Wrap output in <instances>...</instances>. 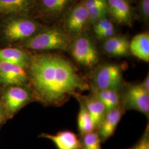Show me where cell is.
I'll return each mask as SVG.
<instances>
[{"mask_svg":"<svg viewBox=\"0 0 149 149\" xmlns=\"http://www.w3.org/2000/svg\"><path fill=\"white\" fill-rule=\"evenodd\" d=\"M29 76L38 98L45 104L59 106L77 97L90 86L69 61L54 54H39L30 59Z\"/></svg>","mask_w":149,"mask_h":149,"instance_id":"6da1fadb","label":"cell"},{"mask_svg":"<svg viewBox=\"0 0 149 149\" xmlns=\"http://www.w3.org/2000/svg\"><path fill=\"white\" fill-rule=\"evenodd\" d=\"M25 47L34 50H67L70 47V41L64 32L54 29L30 38L25 43Z\"/></svg>","mask_w":149,"mask_h":149,"instance_id":"7a4b0ae2","label":"cell"},{"mask_svg":"<svg viewBox=\"0 0 149 149\" xmlns=\"http://www.w3.org/2000/svg\"><path fill=\"white\" fill-rule=\"evenodd\" d=\"M71 50L74 60L86 68H92L99 61V54L96 46L88 37L77 38L71 45Z\"/></svg>","mask_w":149,"mask_h":149,"instance_id":"3957f363","label":"cell"},{"mask_svg":"<svg viewBox=\"0 0 149 149\" xmlns=\"http://www.w3.org/2000/svg\"><path fill=\"white\" fill-rule=\"evenodd\" d=\"M94 90H119L122 85V70L116 64H107L100 67L93 76Z\"/></svg>","mask_w":149,"mask_h":149,"instance_id":"277c9868","label":"cell"},{"mask_svg":"<svg viewBox=\"0 0 149 149\" xmlns=\"http://www.w3.org/2000/svg\"><path fill=\"white\" fill-rule=\"evenodd\" d=\"M124 107L143 113L146 116L149 113V93L141 84L128 86L124 97Z\"/></svg>","mask_w":149,"mask_h":149,"instance_id":"5b68a950","label":"cell"},{"mask_svg":"<svg viewBox=\"0 0 149 149\" xmlns=\"http://www.w3.org/2000/svg\"><path fill=\"white\" fill-rule=\"evenodd\" d=\"M36 23L27 19H17L7 23L5 29L6 37L11 41H17L31 37L37 32Z\"/></svg>","mask_w":149,"mask_h":149,"instance_id":"8992f818","label":"cell"},{"mask_svg":"<svg viewBox=\"0 0 149 149\" xmlns=\"http://www.w3.org/2000/svg\"><path fill=\"white\" fill-rule=\"evenodd\" d=\"M28 91L18 86H13L6 91L2 100L6 110L13 114L26 104L31 100Z\"/></svg>","mask_w":149,"mask_h":149,"instance_id":"52a82bcc","label":"cell"},{"mask_svg":"<svg viewBox=\"0 0 149 149\" xmlns=\"http://www.w3.org/2000/svg\"><path fill=\"white\" fill-rule=\"evenodd\" d=\"M28 79V75L23 68L0 61V84L19 86L26 83Z\"/></svg>","mask_w":149,"mask_h":149,"instance_id":"ba28073f","label":"cell"},{"mask_svg":"<svg viewBox=\"0 0 149 149\" xmlns=\"http://www.w3.org/2000/svg\"><path fill=\"white\" fill-rule=\"evenodd\" d=\"M123 111L120 106L107 111L97 132L102 142H106L113 136L122 117Z\"/></svg>","mask_w":149,"mask_h":149,"instance_id":"9c48e42d","label":"cell"},{"mask_svg":"<svg viewBox=\"0 0 149 149\" xmlns=\"http://www.w3.org/2000/svg\"><path fill=\"white\" fill-rule=\"evenodd\" d=\"M41 137L50 140L57 149H82L80 139L69 130H63L55 135L43 133Z\"/></svg>","mask_w":149,"mask_h":149,"instance_id":"30bf717a","label":"cell"},{"mask_svg":"<svg viewBox=\"0 0 149 149\" xmlns=\"http://www.w3.org/2000/svg\"><path fill=\"white\" fill-rule=\"evenodd\" d=\"M88 22V14L84 3L74 6L70 13L66 21V26L71 33L82 32Z\"/></svg>","mask_w":149,"mask_h":149,"instance_id":"8fae6325","label":"cell"},{"mask_svg":"<svg viewBox=\"0 0 149 149\" xmlns=\"http://www.w3.org/2000/svg\"><path fill=\"white\" fill-rule=\"evenodd\" d=\"M108 13L119 24H130L133 13L127 0H107Z\"/></svg>","mask_w":149,"mask_h":149,"instance_id":"7c38bea8","label":"cell"},{"mask_svg":"<svg viewBox=\"0 0 149 149\" xmlns=\"http://www.w3.org/2000/svg\"><path fill=\"white\" fill-rule=\"evenodd\" d=\"M83 103L89 113L96 129H98L101 125L103 119L106 113V109L103 103L94 95L90 96H77Z\"/></svg>","mask_w":149,"mask_h":149,"instance_id":"4fadbf2b","label":"cell"},{"mask_svg":"<svg viewBox=\"0 0 149 149\" xmlns=\"http://www.w3.org/2000/svg\"><path fill=\"white\" fill-rule=\"evenodd\" d=\"M128 39L123 36H112L107 39L103 44V49L107 54L116 57L127 56L130 53Z\"/></svg>","mask_w":149,"mask_h":149,"instance_id":"5bb4252c","label":"cell"},{"mask_svg":"<svg viewBox=\"0 0 149 149\" xmlns=\"http://www.w3.org/2000/svg\"><path fill=\"white\" fill-rule=\"evenodd\" d=\"M130 52L145 62L149 61V34L144 32L136 35L129 44Z\"/></svg>","mask_w":149,"mask_h":149,"instance_id":"9a60e30c","label":"cell"},{"mask_svg":"<svg viewBox=\"0 0 149 149\" xmlns=\"http://www.w3.org/2000/svg\"><path fill=\"white\" fill-rule=\"evenodd\" d=\"M31 58L24 51L18 48L0 49V61L15 64L26 69L28 68Z\"/></svg>","mask_w":149,"mask_h":149,"instance_id":"2e32d148","label":"cell"},{"mask_svg":"<svg viewBox=\"0 0 149 149\" xmlns=\"http://www.w3.org/2000/svg\"><path fill=\"white\" fill-rule=\"evenodd\" d=\"M33 3V0H0V14L27 13Z\"/></svg>","mask_w":149,"mask_h":149,"instance_id":"e0dca14e","label":"cell"},{"mask_svg":"<svg viewBox=\"0 0 149 149\" xmlns=\"http://www.w3.org/2000/svg\"><path fill=\"white\" fill-rule=\"evenodd\" d=\"M94 96L104 106L107 111L120 106V95L115 90H93Z\"/></svg>","mask_w":149,"mask_h":149,"instance_id":"ac0fdd59","label":"cell"},{"mask_svg":"<svg viewBox=\"0 0 149 149\" xmlns=\"http://www.w3.org/2000/svg\"><path fill=\"white\" fill-rule=\"evenodd\" d=\"M79 102L80 108L77 116V127L81 135H83L95 131L96 127L85 106L82 102L80 100Z\"/></svg>","mask_w":149,"mask_h":149,"instance_id":"d6986e66","label":"cell"},{"mask_svg":"<svg viewBox=\"0 0 149 149\" xmlns=\"http://www.w3.org/2000/svg\"><path fill=\"white\" fill-rule=\"evenodd\" d=\"M43 10L53 15L63 12L73 0H41Z\"/></svg>","mask_w":149,"mask_h":149,"instance_id":"ffe728a7","label":"cell"},{"mask_svg":"<svg viewBox=\"0 0 149 149\" xmlns=\"http://www.w3.org/2000/svg\"><path fill=\"white\" fill-rule=\"evenodd\" d=\"M82 149H102L101 138L95 131L81 135Z\"/></svg>","mask_w":149,"mask_h":149,"instance_id":"44dd1931","label":"cell"},{"mask_svg":"<svg viewBox=\"0 0 149 149\" xmlns=\"http://www.w3.org/2000/svg\"><path fill=\"white\" fill-rule=\"evenodd\" d=\"M87 11L88 14V22L95 23L99 20L106 17V16L108 13V5L97 7Z\"/></svg>","mask_w":149,"mask_h":149,"instance_id":"7402d4cb","label":"cell"},{"mask_svg":"<svg viewBox=\"0 0 149 149\" xmlns=\"http://www.w3.org/2000/svg\"><path fill=\"white\" fill-rule=\"evenodd\" d=\"M113 27L114 26L112 22L104 17L95 23L94 31L97 34L103 30Z\"/></svg>","mask_w":149,"mask_h":149,"instance_id":"603a6c76","label":"cell"},{"mask_svg":"<svg viewBox=\"0 0 149 149\" xmlns=\"http://www.w3.org/2000/svg\"><path fill=\"white\" fill-rule=\"evenodd\" d=\"M133 149H149V128H146L145 133L142 137L135 144Z\"/></svg>","mask_w":149,"mask_h":149,"instance_id":"cb8c5ba5","label":"cell"},{"mask_svg":"<svg viewBox=\"0 0 149 149\" xmlns=\"http://www.w3.org/2000/svg\"><path fill=\"white\" fill-rule=\"evenodd\" d=\"M83 3L87 10L97 7L108 5L107 0H85Z\"/></svg>","mask_w":149,"mask_h":149,"instance_id":"d4e9b609","label":"cell"},{"mask_svg":"<svg viewBox=\"0 0 149 149\" xmlns=\"http://www.w3.org/2000/svg\"><path fill=\"white\" fill-rule=\"evenodd\" d=\"M140 10L141 16L145 21H148L149 18V0H141Z\"/></svg>","mask_w":149,"mask_h":149,"instance_id":"484cf974","label":"cell"},{"mask_svg":"<svg viewBox=\"0 0 149 149\" xmlns=\"http://www.w3.org/2000/svg\"><path fill=\"white\" fill-rule=\"evenodd\" d=\"M115 33V30L114 27L108 28L105 30H103L101 32H99L96 34L97 37L100 39H108L109 38L113 36Z\"/></svg>","mask_w":149,"mask_h":149,"instance_id":"4316f807","label":"cell"},{"mask_svg":"<svg viewBox=\"0 0 149 149\" xmlns=\"http://www.w3.org/2000/svg\"><path fill=\"white\" fill-rule=\"evenodd\" d=\"M143 86V88L148 93H149V74L146 76L145 79H144V81L141 84Z\"/></svg>","mask_w":149,"mask_h":149,"instance_id":"83f0119b","label":"cell"},{"mask_svg":"<svg viewBox=\"0 0 149 149\" xmlns=\"http://www.w3.org/2000/svg\"><path fill=\"white\" fill-rule=\"evenodd\" d=\"M2 107H1V104H0V123H1V119H2Z\"/></svg>","mask_w":149,"mask_h":149,"instance_id":"f1b7e54d","label":"cell"},{"mask_svg":"<svg viewBox=\"0 0 149 149\" xmlns=\"http://www.w3.org/2000/svg\"><path fill=\"white\" fill-rule=\"evenodd\" d=\"M132 149V148H130V149Z\"/></svg>","mask_w":149,"mask_h":149,"instance_id":"f546056e","label":"cell"}]
</instances>
